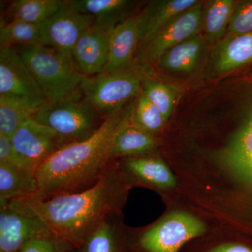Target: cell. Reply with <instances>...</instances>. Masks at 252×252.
Wrapping results in <instances>:
<instances>
[{"label":"cell","mask_w":252,"mask_h":252,"mask_svg":"<svg viewBox=\"0 0 252 252\" xmlns=\"http://www.w3.org/2000/svg\"><path fill=\"white\" fill-rule=\"evenodd\" d=\"M35 109L19 99L0 95V135L11 138L20 126L33 117Z\"/></svg>","instance_id":"24"},{"label":"cell","mask_w":252,"mask_h":252,"mask_svg":"<svg viewBox=\"0 0 252 252\" xmlns=\"http://www.w3.org/2000/svg\"><path fill=\"white\" fill-rule=\"evenodd\" d=\"M82 252H119L114 228L111 220L101 225L84 243Z\"/></svg>","instance_id":"28"},{"label":"cell","mask_w":252,"mask_h":252,"mask_svg":"<svg viewBox=\"0 0 252 252\" xmlns=\"http://www.w3.org/2000/svg\"><path fill=\"white\" fill-rule=\"evenodd\" d=\"M36 191L35 172L0 163V201L32 196Z\"/></svg>","instance_id":"19"},{"label":"cell","mask_w":252,"mask_h":252,"mask_svg":"<svg viewBox=\"0 0 252 252\" xmlns=\"http://www.w3.org/2000/svg\"><path fill=\"white\" fill-rule=\"evenodd\" d=\"M10 139L24 165L34 172L56 151L67 144L54 131L33 117L23 123Z\"/></svg>","instance_id":"9"},{"label":"cell","mask_w":252,"mask_h":252,"mask_svg":"<svg viewBox=\"0 0 252 252\" xmlns=\"http://www.w3.org/2000/svg\"><path fill=\"white\" fill-rule=\"evenodd\" d=\"M130 119L132 124L152 135L160 130L165 122L161 113L147 98L142 91Z\"/></svg>","instance_id":"27"},{"label":"cell","mask_w":252,"mask_h":252,"mask_svg":"<svg viewBox=\"0 0 252 252\" xmlns=\"http://www.w3.org/2000/svg\"><path fill=\"white\" fill-rule=\"evenodd\" d=\"M252 32V2L239 5L234 9L228 23V36L240 35Z\"/></svg>","instance_id":"29"},{"label":"cell","mask_w":252,"mask_h":252,"mask_svg":"<svg viewBox=\"0 0 252 252\" xmlns=\"http://www.w3.org/2000/svg\"><path fill=\"white\" fill-rule=\"evenodd\" d=\"M117 162L112 160L103 177L80 193L48 200L26 197L9 202L37 217L53 238L71 248H80L96 230L120 209L125 187Z\"/></svg>","instance_id":"1"},{"label":"cell","mask_w":252,"mask_h":252,"mask_svg":"<svg viewBox=\"0 0 252 252\" xmlns=\"http://www.w3.org/2000/svg\"><path fill=\"white\" fill-rule=\"evenodd\" d=\"M0 95L19 99L35 110L48 103L40 86L14 47L0 50Z\"/></svg>","instance_id":"6"},{"label":"cell","mask_w":252,"mask_h":252,"mask_svg":"<svg viewBox=\"0 0 252 252\" xmlns=\"http://www.w3.org/2000/svg\"><path fill=\"white\" fill-rule=\"evenodd\" d=\"M0 163L9 164L14 166L31 170L26 167L18 157L11 143V139L2 135H0Z\"/></svg>","instance_id":"31"},{"label":"cell","mask_w":252,"mask_h":252,"mask_svg":"<svg viewBox=\"0 0 252 252\" xmlns=\"http://www.w3.org/2000/svg\"><path fill=\"white\" fill-rule=\"evenodd\" d=\"M64 1L61 0H16L8 8L11 21L41 24L54 16Z\"/></svg>","instance_id":"21"},{"label":"cell","mask_w":252,"mask_h":252,"mask_svg":"<svg viewBox=\"0 0 252 252\" xmlns=\"http://www.w3.org/2000/svg\"><path fill=\"white\" fill-rule=\"evenodd\" d=\"M203 3L199 1L167 23L147 44L141 46V61L148 63L158 61L170 48L198 35L203 26Z\"/></svg>","instance_id":"10"},{"label":"cell","mask_w":252,"mask_h":252,"mask_svg":"<svg viewBox=\"0 0 252 252\" xmlns=\"http://www.w3.org/2000/svg\"><path fill=\"white\" fill-rule=\"evenodd\" d=\"M130 119L117 132L113 142V160L117 158L145 153L157 145V140L153 135L132 124Z\"/></svg>","instance_id":"20"},{"label":"cell","mask_w":252,"mask_h":252,"mask_svg":"<svg viewBox=\"0 0 252 252\" xmlns=\"http://www.w3.org/2000/svg\"><path fill=\"white\" fill-rule=\"evenodd\" d=\"M114 28L93 25L77 41L73 50V60L83 75L93 77L105 72Z\"/></svg>","instance_id":"12"},{"label":"cell","mask_w":252,"mask_h":252,"mask_svg":"<svg viewBox=\"0 0 252 252\" xmlns=\"http://www.w3.org/2000/svg\"><path fill=\"white\" fill-rule=\"evenodd\" d=\"M33 118L54 131L67 144L90 138L105 119L84 97L44 104L36 109Z\"/></svg>","instance_id":"4"},{"label":"cell","mask_w":252,"mask_h":252,"mask_svg":"<svg viewBox=\"0 0 252 252\" xmlns=\"http://www.w3.org/2000/svg\"><path fill=\"white\" fill-rule=\"evenodd\" d=\"M130 117V112L122 110L109 116L90 138L56 151L36 169L37 191L32 197L48 200L94 187L112 162L113 142Z\"/></svg>","instance_id":"2"},{"label":"cell","mask_w":252,"mask_h":252,"mask_svg":"<svg viewBox=\"0 0 252 252\" xmlns=\"http://www.w3.org/2000/svg\"><path fill=\"white\" fill-rule=\"evenodd\" d=\"M235 4L233 0L207 1L206 7L204 9L203 26L207 40L210 44L218 40L227 31L234 11Z\"/></svg>","instance_id":"22"},{"label":"cell","mask_w":252,"mask_h":252,"mask_svg":"<svg viewBox=\"0 0 252 252\" xmlns=\"http://www.w3.org/2000/svg\"><path fill=\"white\" fill-rule=\"evenodd\" d=\"M45 94L48 103L80 99L85 79L74 63L52 48L34 44L18 51Z\"/></svg>","instance_id":"3"},{"label":"cell","mask_w":252,"mask_h":252,"mask_svg":"<svg viewBox=\"0 0 252 252\" xmlns=\"http://www.w3.org/2000/svg\"><path fill=\"white\" fill-rule=\"evenodd\" d=\"M252 61V32L230 36L220 43L215 58V69L223 74Z\"/></svg>","instance_id":"17"},{"label":"cell","mask_w":252,"mask_h":252,"mask_svg":"<svg viewBox=\"0 0 252 252\" xmlns=\"http://www.w3.org/2000/svg\"><path fill=\"white\" fill-rule=\"evenodd\" d=\"M142 75L132 69L86 77L81 85L84 98L104 118L121 112L124 104L142 91Z\"/></svg>","instance_id":"5"},{"label":"cell","mask_w":252,"mask_h":252,"mask_svg":"<svg viewBox=\"0 0 252 252\" xmlns=\"http://www.w3.org/2000/svg\"><path fill=\"white\" fill-rule=\"evenodd\" d=\"M230 166L252 182V117L225 154Z\"/></svg>","instance_id":"23"},{"label":"cell","mask_w":252,"mask_h":252,"mask_svg":"<svg viewBox=\"0 0 252 252\" xmlns=\"http://www.w3.org/2000/svg\"><path fill=\"white\" fill-rule=\"evenodd\" d=\"M117 163L122 175L129 174L147 185L159 188H170L175 185V177L170 169L157 158H130Z\"/></svg>","instance_id":"15"},{"label":"cell","mask_w":252,"mask_h":252,"mask_svg":"<svg viewBox=\"0 0 252 252\" xmlns=\"http://www.w3.org/2000/svg\"><path fill=\"white\" fill-rule=\"evenodd\" d=\"M196 0H161L149 4L140 16V47L167 23L195 6Z\"/></svg>","instance_id":"14"},{"label":"cell","mask_w":252,"mask_h":252,"mask_svg":"<svg viewBox=\"0 0 252 252\" xmlns=\"http://www.w3.org/2000/svg\"><path fill=\"white\" fill-rule=\"evenodd\" d=\"M205 232V225L196 217L174 212L144 232L140 243L147 252H178L189 240Z\"/></svg>","instance_id":"7"},{"label":"cell","mask_w":252,"mask_h":252,"mask_svg":"<svg viewBox=\"0 0 252 252\" xmlns=\"http://www.w3.org/2000/svg\"><path fill=\"white\" fill-rule=\"evenodd\" d=\"M205 46L201 36H194L167 50L158 61L159 67L169 72L188 74L200 61Z\"/></svg>","instance_id":"16"},{"label":"cell","mask_w":252,"mask_h":252,"mask_svg":"<svg viewBox=\"0 0 252 252\" xmlns=\"http://www.w3.org/2000/svg\"><path fill=\"white\" fill-rule=\"evenodd\" d=\"M140 16H132L119 23L111 35L105 72L114 73L131 67L132 57L140 42Z\"/></svg>","instance_id":"13"},{"label":"cell","mask_w":252,"mask_h":252,"mask_svg":"<svg viewBox=\"0 0 252 252\" xmlns=\"http://www.w3.org/2000/svg\"><path fill=\"white\" fill-rule=\"evenodd\" d=\"M68 2L79 12L94 17V24L108 28H115L129 18L126 14L132 3L127 0H71Z\"/></svg>","instance_id":"18"},{"label":"cell","mask_w":252,"mask_h":252,"mask_svg":"<svg viewBox=\"0 0 252 252\" xmlns=\"http://www.w3.org/2000/svg\"><path fill=\"white\" fill-rule=\"evenodd\" d=\"M142 92L165 119L170 117L175 104V93L170 86L151 78L142 79Z\"/></svg>","instance_id":"26"},{"label":"cell","mask_w":252,"mask_h":252,"mask_svg":"<svg viewBox=\"0 0 252 252\" xmlns=\"http://www.w3.org/2000/svg\"><path fill=\"white\" fill-rule=\"evenodd\" d=\"M0 252H18L34 239L52 237L37 217L0 201Z\"/></svg>","instance_id":"11"},{"label":"cell","mask_w":252,"mask_h":252,"mask_svg":"<svg viewBox=\"0 0 252 252\" xmlns=\"http://www.w3.org/2000/svg\"><path fill=\"white\" fill-rule=\"evenodd\" d=\"M34 44H41V24L10 21L1 25L0 30L1 48Z\"/></svg>","instance_id":"25"},{"label":"cell","mask_w":252,"mask_h":252,"mask_svg":"<svg viewBox=\"0 0 252 252\" xmlns=\"http://www.w3.org/2000/svg\"><path fill=\"white\" fill-rule=\"evenodd\" d=\"M66 248L53 237H45L28 241L18 252H63Z\"/></svg>","instance_id":"30"},{"label":"cell","mask_w":252,"mask_h":252,"mask_svg":"<svg viewBox=\"0 0 252 252\" xmlns=\"http://www.w3.org/2000/svg\"><path fill=\"white\" fill-rule=\"evenodd\" d=\"M209 252H252V250L238 244H225L212 249Z\"/></svg>","instance_id":"32"},{"label":"cell","mask_w":252,"mask_h":252,"mask_svg":"<svg viewBox=\"0 0 252 252\" xmlns=\"http://www.w3.org/2000/svg\"><path fill=\"white\" fill-rule=\"evenodd\" d=\"M63 252H76L75 248H66L63 250Z\"/></svg>","instance_id":"33"},{"label":"cell","mask_w":252,"mask_h":252,"mask_svg":"<svg viewBox=\"0 0 252 252\" xmlns=\"http://www.w3.org/2000/svg\"><path fill=\"white\" fill-rule=\"evenodd\" d=\"M94 24V17L79 12L68 1H64L54 16L41 23V44L56 50L74 64L72 56L74 46L83 34Z\"/></svg>","instance_id":"8"}]
</instances>
